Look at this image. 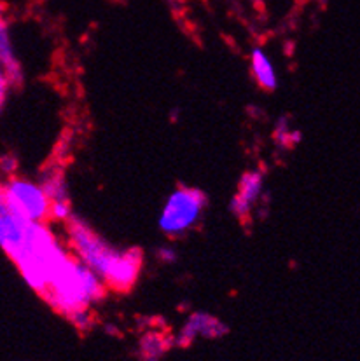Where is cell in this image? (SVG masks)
Instances as JSON below:
<instances>
[{
	"label": "cell",
	"mask_w": 360,
	"mask_h": 361,
	"mask_svg": "<svg viewBox=\"0 0 360 361\" xmlns=\"http://www.w3.org/2000/svg\"><path fill=\"white\" fill-rule=\"evenodd\" d=\"M207 204L208 199L200 189L179 187L164 201L157 227L168 238H180L196 227Z\"/></svg>",
	"instance_id": "277c9868"
},
{
	"label": "cell",
	"mask_w": 360,
	"mask_h": 361,
	"mask_svg": "<svg viewBox=\"0 0 360 361\" xmlns=\"http://www.w3.org/2000/svg\"><path fill=\"white\" fill-rule=\"evenodd\" d=\"M6 23L7 21H6V18H4V14H0V28H2Z\"/></svg>",
	"instance_id": "5bb4252c"
},
{
	"label": "cell",
	"mask_w": 360,
	"mask_h": 361,
	"mask_svg": "<svg viewBox=\"0 0 360 361\" xmlns=\"http://www.w3.org/2000/svg\"><path fill=\"white\" fill-rule=\"evenodd\" d=\"M264 189V175L257 169L241 175L238 182V190L229 202V209L236 219H247L252 213L253 206L260 199Z\"/></svg>",
	"instance_id": "52a82bcc"
},
{
	"label": "cell",
	"mask_w": 360,
	"mask_h": 361,
	"mask_svg": "<svg viewBox=\"0 0 360 361\" xmlns=\"http://www.w3.org/2000/svg\"><path fill=\"white\" fill-rule=\"evenodd\" d=\"M32 224L25 222L20 216L14 215L6 204L2 192V182H0V250L14 260L20 253L21 246H23L25 238H27L28 227Z\"/></svg>",
	"instance_id": "8992f818"
},
{
	"label": "cell",
	"mask_w": 360,
	"mask_h": 361,
	"mask_svg": "<svg viewBox=\"0 0 360 361\" xmlns=\"http://www.w3.org/2000/svg\"><path fill=\"white\" fill-rule=\"evenodd\" d=\"M42 187V190L46 192V196L49 197L51 202L54 201H71L68 196V187L67 180L61 169H49L42 175V180L39 183Z\"/></svg>",
	"instance_id": "9c48e42d"
},
{
	"label": "cell",
	"mask_w": 360,
	"mask_h": 361,
	"mask_svg": "<svg viewBox=\"0 0 360 361\" xmlns=\"http://www.w3.org/2000/svg\"><path fill=\"white\" fill-rule=\"evenodd\" d=\"M160 257L164 260V262H174V260L177 259V257H175V252L172 248H161Z\"/></svg>",
	"instance_id": "4fadbf2b"
},
{
	"label": "cell",
	"mask_w": 360,
	"mask_h": 361,
	"mask_svg": "<svg viewBox=\"0 0 360 361\" xmlns=\"http://www.w3.org/2000/svg\"><path fill=\"white\" fill-rule=\"evenodd\" d=\"M11 82L9 79H7L6 72H4V68L0 66V114H2L4 106H6V102H7V97H9V90H11Z\"/></svg>",
	"instance_id": "8fae6325"
},
{
	"label": "cell",
	"mask_w": 360,
	"mask_h": 361,
	"mask_svg": "<svg viewBox=\"0 0 360 361\" xmlns=\"http://www.w3.org/2000/svg\"><path fill=\"white\" fill-rule=\"evenodd\" d=\"M49 219L60 220V222H68L72 219L71 201H54L51 202Z\"/></svg>",
	"instance_id": "30bf717a"
},
{
	"label": "cell",
	"mask_w": 360,
	"mask_h": 361,
	"mask_svg": "<svg viewBox=\"0 0 360 361\" xmlns=\"http://www.w3.org/2000/svg\"><path fill=\"white\" fill-rule=\"evenodd\" d=\"M251 70L252 77L257 86L263 87L264 91H275L278 87V75L275 70L273 61L270 54L263 47H253L251 53Z\"/></svg>",
	"instance_id": "ba28073f"
},
{
	"label": "cell",
	"mask_w": 360,
	"mask_h": 361,
	"mask_svg": "<svg viewBox=\"0 0 360 361\" xmlns=\"http://www.w3.org/2000/svg\"><path fill=\"white\" fill-rule=\"evenodd\" d=\"M68 257L71 253L44 224H32L23 246L13 262L20 269L27 285L42 295Z\"/></svg>",
	"instance_id": "3957f363"
},
{
	"label": "cell",
	"mask_w": 360,
	"mask_h": 361,
	"mask_svg": "<svg viewBox=\"0 0 360 361\" xmlns=\"http://www.w3.org/2000/svg\"><path fill=\"white\" fill-rule=\"evenodd\" d=\"M68 241L76 259L91 269L107 288L128 292L137 283L144 262L140 250L116 248L73 215L68 220Z\"/></svg>",
	"instance_id": "6da1fadb"
},
{
	"label": "cell",
	"mask_w": 360,
	"mask_h": 361,
	"mask_svg": "<svg viewBox=\"0 0 360 361\" xmlns=\"http://www.w3.org/2000/svg\"><path fill=\"white\" fill-rule=\"evenodd\" d=\"M2 192L11 212L28 224H46L51 201L42 187L32 180L9 176L2 182Z\"/></svg>",
	"instance_id": "5b68a950"
},
{
	"label": "cell",
	"mask_w": 360,
	"mask_h": 361,
	"mask_svg": "<svg viewBox=\"0 0 360 361\" xmlns=\"http://www.w3.org/2000/svg\"><path fill=\"white\" fill-rule=\"evenodd\" d=\"M105 290L104 281L71 255L40 297L58 312L72 316L73 312L90 311L91 305L104 298Z\"/></svg>",
	"instance_id": "7a4b0ae2"
},
{
	"label": "cell",
	"mask_w": 360,
	"mask_h": 361,
	"mask_svg": "<svg viewBox=\"0 0 360 361\" xmlns=\"http://www.w3.org/2000/svg\"><path fill=\"white\" fill-rule=\"evenodd\" d=\"M18 169V161L13 156H0V171L6 175L13 176V173Z\"/></svg>",
	"instance_id": "7c38bea8"
}]
</instances>
